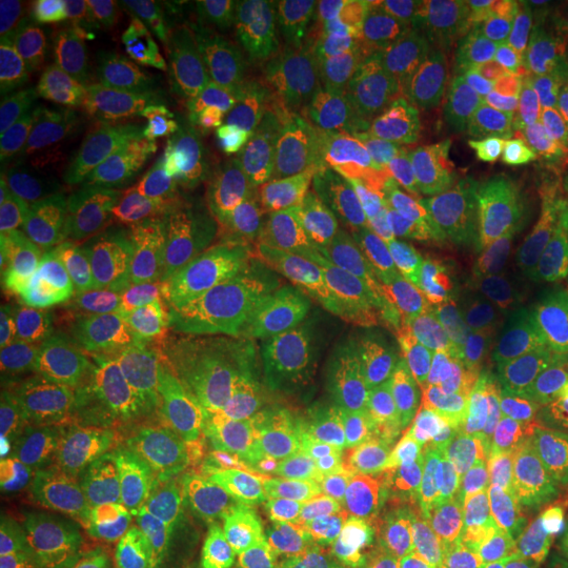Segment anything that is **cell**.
<instances>
[{"label":"cell","instance_id":"cell-4","mask_svg":"<svg viewBox=\"0 0 568 568\" xmlns=\"http://www.w3.org/2000/svg\"><path fill=\"white\" fill-rule=\"evenodd\" d=\"M410 258L414 251L397 230L335 234L234 209L219 216L216 245L205 268L219 287L245 303L276 305L351 290L368 266Z\"/></svg>","mask_w":568,"mask_h":568},{"label":"cell","instance_id":"cell-23","mask_svg":"<svg viewBox=\"0 0 568 568\" xmlns=\"http://www.w3.org/2000/svg\"><path fill=\"white\" fill-rule=\"evenodd\" d=\"M355 293L372 301L358 322V343L376 353L406 343H426L445 329L450 314L435 301V284L418 272L414 261H385L368 266L353 282Z\"/></svg>","mask_w":568,"mask_h":568},{"label":"cell","instance_id":"cell-12","mask_svg":"<svg viewBox=\"0 0 568 568\" xmlns=\"http://www.w3.org/2000/svg\"><path fill=\"white\" fill-rule=\"evenodd\" d=\"M9 432V429H6ZM24 477L71 514L153 479V464L134 447L42 410L9 432Z\"/></svg>","mask_w":568,"mask_h":568},{"label":"cell","instance_id":"cell-3","mask_svg":"<svg viewBox=\"0 0 568 568\" xmlns=\"http://www.w3.org/2000/svg\"><path fill=\"white\" fill-rule=\"evenodd\" d=\"M410 418L447 464L485 471L529 439L521 382L495 324L460 308L416 355Z\"/></svg>","mask_w":568,"mask_h":568},{"label":"cell","instance_id":"cell-34","mask_svg":"<svg viewBox=\"0 0 568 568\" xmlns=\"http://www.w3.org/2000/svg\"><path fill=\"white\" fill-rule=\"evenodd\" d=\"M539 339L548 353L550 368L568 385V308H560L550 318H545V324L539 326Z\"/></svg>","mask_w":568,"mask_h":568},{"label":"cell","instance_id":"cell-25","mask_svg":"<svg viewBox=\"0 0 568 568\" xmlns=\"http://www.w3.org/2000/svg\"><path fill=\"white\" fill-rule=\"evenodd\" d=\"M493 59L529 74H568V0H500L487 6Z\"/></svg>","mask_w":568,"mask_h":568},{"label":"cell","instance_id":"cell-8","mask_svg":"<svg viewBox=\"0 0 568 568\" xmlns=\"http://www.w3.org/2000/svg\"><path fill=\"white\" fill-rule=\"evenodd\" d=\"M197 305L195 287L182 274L109 266L48 395L69 393L148 358L193 324Z\"/></svg>","mask_w":568,"mask_h":568},{"label":"cell","instance_id":"cell-28","mask_svg":"<svg viewBox=\"0 0 568 568\" xmlns=\"http://www.w3.org/2000/svg\"><path fill=\"white\" fill-rule=\"evenodd\" d=\"M74 514L30 479L0 508V568H59Z\"/></svg>","mask_w":568,"mask_h":568},{"label":"cell","instance_id":"cell-9","mask_svg":"<svg viewBox=\"0 0 568 568\" xmlns=\"http://www.w3.org/2000/svg\"><path fill=\"white\" fill-rule=\"evenodd\" d=\"M216 84L187 67L159 69L132 95L134 161L211 216H222L226 180L213 95Z\"/></svg>","mask_w":568,"mask_h":568},{"label":"cell","instance_id":"cell-6","mask_svg":"<svg viewBox=\"0 0 568 568\" xmlns=\"http://www.w3.org/2000/svg\"><path fill=\"white\" fill-rule=\"evenodd\" d=\"M305 485L290 471L205 464L169 495L161 568H264Z\"/></svg>","mask_w":568,"mask_h":568},{"label":"cell","instance_id":"cell-35","mask_svg":"<svg viewBox=\"0 0 568 568\" xmlns=\"http://www.w3.org/2000/svg\"><path fill=\"white\" fill-rule=\"evenodd\" d=\"M545 564H548V568H568V542L550 560H545Z\"/></svg>","mask_w":568,"mask_h":568},{"label":"cell","instance_id":"cell-7","mask_svg":"<svg viewBox=\"0 0 568 568\" xmlns=\"http://www.w3.org/2000/svg\"><path fill=\"white\" fill-rule=\"evenodd\" d=\"M247 209L303 230L366 234L395 230L387 197L335 153L287 130H251L243 142Z\"/></svg>","mask_w":568,"mask_h":568},{"label":"cell","instance_id":"cell-24","mask_svg":"<svg viewBox=\"0 0 568 568\" xmlns=\"http://www.w3.org/2000/svg\"><path fill=\"white\" fill-rule=\"evenodd\" d=\"M516 500L524 527L550 560L568 542V400L529 435Z\"/></svg>","mask_w":568,"mask_h":568},{"label":"cell","instance_id":"cell-19","mask_svg":"<svg viewBox=\"0 0 568 568\" xmlns=\"http://www.w3.org/2000/svg\"><path fill=\"white\" fill-rule=\"evenodd\" d=\"M105 264H92L48 297L21 322L0 347V400L6 414L51 393L74 345L84 314L101 287Z\"/></svg>","mask_w":568,"mask_h":568},{"label":"cell","instance_id":"cell-31","mask_svg":"<svg viewBox=\"0 0 568 568\" xmlns=\"http://www.w3.org/2000/svg\"><path fill=\"white\" fill-rule=\"evenodd\" d=\"M240 53L255 71H276L293 59L297 24L293 6L282 0H219Z\"/></svg>","mask_w":568,"mask_h":568},{"label":"cell","instance_id":"cell-5","mask_svg":"<svg viewBox=\"0 0 568 568\" xmlns=\"http://www.w3.org/2000/svg\"><path fill=\"white\" fill-rule=\"evenodd\" d=\"M393 358L366 345L318 355L240 418L205 464H237L293 471L324 458L372 395L393 376Z\"/></svg>","mask_w":568,"mask_h":568},{"label":"cell","instance_id":"cell-16","mask_svg":"<svg viewBox=\"0 0 568 568\" xmlns=\"http://www.w3.org/2000/svg\"><path fill=\"white\" fill-rule=\"evenodd\" d=\"M410 552L414 568H548L521 516L456 489L410 537Z\"/></svg>","mask_w":568,"mask_h":568},{"label":"cell","instance_id":"cell-1","mask_svg":"<svg viewBox=\"0 0 568 568\" xmlns=\"http://www.w3.org/2000/svg\"><path fill=\"white\" fill-rule=\"evenodd\" d=\"M347 345H358V318L245 303L209 345L201 372L163 426L159 456L172 464L205 460L219 439L290 376Z\"/></svg>","mask_w":568,"mask_h":568},{"label":"cell","instance_id":"cell-22","mask_svg":"<svg viewBox=\"0 0 568 568\" xmlns=\"http://www.w3.org/2000/svg\"><path fill=\"white\" fill-rule=\"evenodd\" d=\"M98 234L77 216L13 240L0 261V335H11L55 290L74 280Z\"/></svg>","mask_w":568,"mask_h":568},{"label":"cell","instance_id":"cell-18","mask_svg":"<svg viewBox=\"0 0 568 568\" xmlns=\"http://www.w3.org/2000/svg\"><path fill=\"white\" fill-rule=\"evenodd\" d=\"M445 464L439 447L416 432L410 418V387H406L332 468L339 479L366 495L432 503L453 489L445 477Z\"/></svg>","mask_w":568,"mask_h":568},{"label":"cell","instance_id":"cell-36","mask_svg":"<svg viewBox=\"0 0 568 568\" xmlns=\"http://www.w3.org/2000/svg\"><path fill=\"white\" fill-rule=\"evenodd\" d=\"M564 308H568V287H566V295H564Z\"/></svg>","mask_w":568,"mask_h":568},{"label":"cell","instance_id":"cell-29","mask_svg":"<svg viewBox=\"0 0 568 568\" xmlns=\"http://www.w3.org/2000/svg\"><path fill=\"white\" fill-rule=\"evenodd\" d=\"M169 48L180 53V63L205 77L222 92H232L226 80L247 74L251 63L240 53L230 27L211 0H166L163 3Z\"/></svg>","mask_w":568,"mask_h":568},{"label":"cell","instance_id":"cell-27","mask_svg":"<svg viewBox=\"0 0 568 568\" xmlns=\"http://www.w3.org/2000/svg\"><path fill=\"white\" fill-rule=\"evenodd\" d=\"M61 13L45 0L0 3V101H32L63 45Z\"/></svg>","mask_w":568,"mask_h":568},{"label":"cell","instance_id":"cell-21","mask_svg":"<svg viewBox=\"0 0 568 568\" xmlns=\"http://www.w3.org/2000/svg\"><path fill=\"white\" fill-rule=\"evenodd\" d=\"M297 9L353 51L408 111L418 109L429 71L406 17L382 0H308Z\"/></svg>","mask_w":568,"mask_h":568},{"label":"cell","instance_id":"cell-37","mask_svg":"<svg viewBox=\"0 0 568 568\" xmlns=\"http://www.w3.org/2000/svg\"><path fill=\"white\" fill-rule=\"evenodd\" d=\"M280 568H301V566H280Z\"/></svg>","mask_w":568,"mask_h":568},{"label":"cell","instance_id":"cell-26","mask_svg":"<svg viewBox=\"0 0 568 568\" xmlns=\"http://www.w3.org/2000/svg\"><path fill=\"white\" fill-rule=\"evenodd\" d=\"M527 266L545 268L560 284H568V222L529 203L493 243L466 253L474 290L495 287L510 272Z\"/></svg>","mask_w":568,"mask_h":568},{"label":"cell","instance_id":"cell-13","mask_svg":"<svg viewBox=\"0 0 568 568\" xmlns=\"http://www.w3.org/2000/svg\"><path fill=\"white\" fill-rule=\"evenodd\" d=\"M445 497L410 503L366 495L339 479L335 468H326L308 479L293 514L282 521V548L326 566L372 545L408 542L437 514Z\"/></svg>","mask_w":568,"mask_h":568},{"label":"cell","instance_id":"cell-17","mask_svg":"<svg viewBox=\"0 0 568 568\" xmlns=\"http://www.w3.org/2000/svg\"><path fill=\"white\" fill-rule=\"evenodd\" d=\"M71 203V176L32 101H0V232L6 243L42 230Z\"/></svg>","mask_w":568,"mask_h":568},{"label":"cell","instance_id":"cell-11","mask_svg":"<svg viewBox=\"0 0 568 568\" xmlns=\"http://www.w3.org/2000/svg\"><path fill=\"white\" fill-rule=\"evenodd\" d=\"M527 203L568 222V98L537 74L474 59Z\"/></svg>","mask_w":568,"mask_h":568},{"label":"cell","instance_id":"cell-32","mask_svg":"<svg viewBox=\"0 0 568 568\" xmlns=\"http://www.w3.org/2000/svg\"><path fill=\"white\" fill-rule=\"evenodd\" d=\"M560 282L545 268H516L495 287L474 290V305L506 326H527L556 314Z\"/></svg>","mask_w":568,"mask_h":568},{"label":"cell","instance_id":"cell-10","mask_svg":"<svg viewBox=\"0 0 568 568\" xmlns=\"http://www.w3.org/2000/svg\"><path fill=\"white\" fill-rule=\"evenodd\" d=\"M90 222L101 243L161 266H205L219 232L216 216L138 161L113 169Z\"/></svg>","mask_w":568,"mask_h":568},{"label":"cell","instance_id":"cell-33","mask_svg":"<svg viewBox=\"0 0 568 568\" xmlns=\"http://www.w3.org/2000/svg\"><path fill=\"white\" fill-rule=\"evenodd\" d=\"M324 568H414V552H410L408 542H385L372 545L353 556H345L339 560H332Z\"/></svg>","mask_w":568,"mask_h":568},{"label":"cell","instance_id":"cell-20","mask_svg":"<svg viewBox=\"0 0 568 568\" xmlns=\"http://www.w3.org/2000/svg\"><path fill=\"white\" fill-rule=\"evenodd\" d=\"M166 535L169 495L145 481L77 510L59 568H161Z\"/></svg>","mask_w":568,"mask_h":568},{"label":"cell","instance_id":"cell-30","mask_svg":"<svg viewBox=\"0 0 568 568\" xmlns=\"http://www.w3.org/2000/svg\"><path fill=\"white\" fill-rule=\"evenodd\" d=\"M80 45L92 59H140L166 51L163 3L92 0L82 11Z\"/></svg>","mask_w":568,"mask_h":568},{"label":"cell","instance_id":"cell-15","mask_svg":"<svg viewBox=\"0 0 568 568\" xmlns=\"http://www.w3.org/2000/svg\"><path fill=\"white\" fill-rule=\"evenodd\" d=\"M34 113L71 182H90L109 169L119 134L116 84L82 45L67 40L55 51L34 92Z\"/></svg>","mask_w":568,"mask_h":568},{"label":"cell","instance_id":"cell-2","mask_svg":"<svg viewBox=\"0 0 568 568\" xmlns=\"http://www.w3.org/2000/svg\"><path fill=\"white\" fill-rule=\"evenodd\" d=\"M414 122L432 232L466 253L489 245L527 205V195L474 63L429 71Z\"/></svg>","mask_w":568,"mask_h":568},{"label":"cell","instance_id":"cell-14","mask_svg":"<svg viewBox=\"0 0 568 568\" xmlns=\"http://www.w3.org/2000/svg\"><path fill=\"white\" fill-rule=\"evenodd\" d=\"M303 101L318 138L347 161L403 176L422 172L376 77L339 42H332L322 67L305 84Z\"/></svg>","mask_w":568,"mask_h":568}]
</instances>
